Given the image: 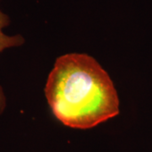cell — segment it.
I'll return each instance as SVG.
<instances>
[{"instance_id":"1","label":"cell","mask_w":152,"mask_h":152,"mask_svg":"<svg viewBox=\"0 0 152 152\" xmlns=\"http://www.w3.org/2000/svg\"><path fill=\"white\" fill-rule=\"evenodd\" d=\"M45 95L55 118L72 129H91L119 113L113 82L96 60L85 53H68L56 60Z\"/></svg>"},{"instance_id":"2","label":"cell","mask_w":152,"mask_h":152,"mask_svg":"<svg viewBox=\"0 0 152 152\" xmlns=\"http://www.w3.org/2000/svg\"><path fill=\"white\" fill-rule=\"evenodd\" d=\"M10 23V19L6 14L0 10V53L4 50L11 48L20 47L25 43V38L21 35L8 36L3 31L4 28L7 27ZM6 96L3 88L0 86V115L4 113L6 108Z\"/></svg>"}]
</instances>
